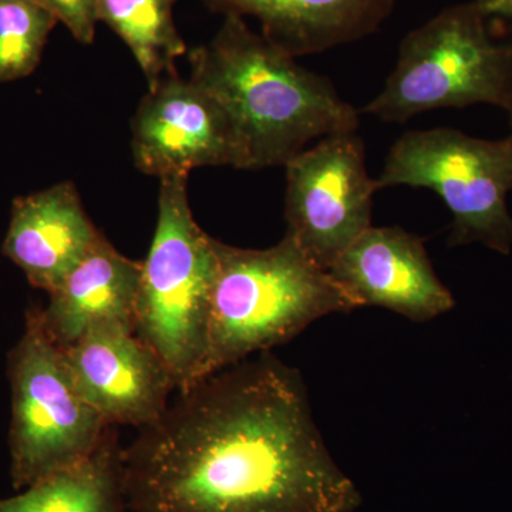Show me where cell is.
<instances>
[{"label":"cell","instance_id":"obj_9","mask_svg":"<svg viewBox=\"0 0 512 512\" xmlns=\"http://www.w3.org/2000/svg\"><path fill=\"white\" fill-rule=\"evenodd\" d=\"M131 130L138 171L160 180L210 165L241 170V150L228 114L191 77L183 79L175 72L150 87Z\"/></svg>","mask_w":512,"mask_h":512},{"label":"cell","instance_id":"obj_3","mask_svg":"<svg viewBox=\"0 0 512 512\" xmlns=\"http://www.w3.org/2000/svg\"><path fill=\"white\" fill-rule=\"evenodd\" d=\"M214 247L217 271L202 379L284 345L323 316L360 308L288 235L266 249L218 239Z\"/></svg>","mask_w":512,"mask_h":512},{"label":"cell","instance_id":"obj_1","mask_svg":"<svg viewBox=\"0 0 512 512\" xmlns=\"http://www.w3.org/2000/svg\"><path fill=\"white\" fill-rule=\"evenodd\" d=\"M130 512H355L298 369L269 352L178 392L121 450Z\"/></svg>","mask_w":512,"mask_h":512},{"label":"cell","instance_id":"obj_18","mask_svg":"<svg viewBox=\"0 0 512 512\" xmlns=\"http://www.w3.org/2000/svg\"><path fill=\"white\" fill-rule=\"evenodd\" d=\"M55 16L82 45H92L96 36L97 0H33Z\"/></svg>","mask_w":512,"mask_h":512},{"label":"cell","instance_id":"obj_2","mask_svg":"<svg viewBox=\"0 0 512 512\" xmlns=\"http://www.w3.org/2000/svg\"><path fill=\"white\" fill-rule=\"evenodd\" d=\"M192 80L221 104L241 150V170L291 161L313 140L349 133L359 113L328 77L306 70L238 16L188 56Z\"/></svg>","mask_w":512,"mask_h":512},{"label":"cell","instance_id":"obj_20","mask_svg":"<svg viewBox=\"0 0 512 512\" xmlns=\"http://www.w3.org/2000/svg\"><path fill=\"white\" fill-rule=\"evenodd\" d=\"M507 111H508V113H510V124H511V134H510V137L512 138V103H511L510 109H508Z\"/></svg>","mask_w":512,"mask_h":512},{"label":"cell","instance_id":"obj_10","mask_svg":"<svg viewBox=\"0 0 512 512\" xmlns=\"http://www.w3.org/2000/svg\"><path fill=\"white\" fill-rule=\"evenodd\" d=\"M62 350L77 390L110 426L156 423L177 392L163 360L127 326H100Z\"/></svg>","mask_w":512,"mask_h":512},{"label":"cell","instance_id":"obj_16","mask_svg":"<svg viewBox=\"0 0 512 512\" xmlns=\"http://www.w3.org/2000/svg\"><path fill=\"white\" fill-rule=\"evenodd\" d=\"M175 0H97V19L123 40L146 76L148 89L177 72L187 53L174 20Z\"/></svg>","mask_w":512,"mask_h":512},{"label":"cell","instance_id":"obj_5","mask_svg":"<svg viewBox=\"0 0 512 512\" xmlns=\"http://www.w3.org/2000/svg\"><path fill=\"white\" fill-rule=\"evenodd\" d=\"M473 2L441 10L404 37L386 86L365 109L384 123L447 107L512 103V42L495 39Z\"/></svg>","mask_w":512,"mask_h":512},{"label":"cell","instance_id":"obj_13","mask_svg":"<svg viewBox=\"0 0 512 512\" xmlns=\"http://www.w3.org/2000/svg\"><path fill=\"white\" fill-rule=\"evenodd\" d=\"M224 16L261 23L262 35L293 57L315 55L373 35L397 0H201Z\"/></svg>","mask_w":512,"mask_h":512},{"label":"cell","instance_id":"obj_8","mask_svg":"<svg viewBox=\"0 0 512 512\" xmlns=\"http://www.w3.org/2000/svg\"><path fill=\"white\" fill-rule=\"evenodd\" d=\"M284 167L285 235L329 271L372 227L373 197L379 187L367 173L365 144L356 131L333 134Z\"/></svg>","mask_w":512,"mask_h":512},{"label":"cell","instance_id":"obj_7","mask_svg":"<svg viewBox=\"0 0 512 512\" xmlns=\"http://www.w3.org/2000/svg\"><path fill=\"white\" fill-rule=\"evenodd\" d=\"M379 191L394 185L430 188L447 205L450 247L480 242L508 255L512 249V138L481 140L454 130L409 131L387 154Z\"/></svg>","mask_w":512,"mask_h":512},{"label":"cell","instance_id":"obj_11","mask_svg":"<svg viewBox=\"0 0 512 512\" xmlns=\"http://www.w3.org/2000/svg\"><path fill=\"white\" fill-rule=\"evenodd\" d=\"M329 272L360 308L379 306L414 322H427L456 305L453 293L434 271L424 239L402 227L372 225Z\"/></svg>","mask_w":512,"mask_h":512},{"label":"cell","instance_id":"obj_15","mask_svg":"<svg viewBox=\"0 0 512 512\" xmlns=\"http://www.w3.org/2000/svg\"><path fill=\"white\" fill-rule=\"evenodd\" d=\"M116 426L77 466L42 478L19 494L0 498V512H130L123 490Z\"/></svg>","mask_w":512,"mask_h":512},{"label":"cell","instance_id":"obj_6","mask_svg":"<svg viewBox=\"0 0 512 512\" xmlns=\"http://www.w3.org/2000/svg\"><path fill=\"white\" fill-rule=\"evenodd\" d=\"M8 379L10 480L16 491L77 466L99 448L111 426L77 390L39 306L28 309L23 335L10 349Z\"/></svg>","mask_w":512,"mask_h":512},{"label":"cell","instance_id":"obj_12","mask_svg":"<svg viewBox=\"0 0 512 512\" xmlns=\"http://www.w3.org/2000/svg\"><path fill=\"white\" fill-rule=\"evenodd\" d=\"M101 237L74 184L63 181L13 201L2 254L22 269L33 288L50 293Z\"/></svg>","mask_w":512,"mask_h":512},{"label":"cell","instance_id":"obj_19","mask_svg":"<svg viewBox=\"0 0 512 512\" xmlns=\"http://www.w3.org/2000/svg\"><path fill=\"white\" fill-rule=\"evenodd\" d=\"M488 19L512 22V0H471Z\"/></svg>","mask_w":512,"mask_h":512},{"label":"cell","instance_id":"obj_4","mask_svg":"<svg viewBox=\"0 0 512 512\" xmlns=\"http://www.w3.org/2000/svg\"><path fill=\"white\" fill-rule=\"evenodd\" d=\"M188 175L161 178L156 231L141 264L134 332L173 376L177 392L202 379L208 348L215 238L195 221Z\"/></svg>","mask_w":512,"mask_h":512},{"label":"cell","instance_id":"obj_14","mask_svg":"<svg viewBox=\"0 0 512 512\" xmlns=\"http://www.w3.org/2000/svg\"><path fill=\"white\" fill-rule=\"evenodd\" d=\"M141 266L101 237L40 308L47 335L66 349L100 326L134 329Z\"/></svg>","mask_w":512,"mask_h":512},{"label":"cell","instance_id":"obj_17","mask_svg":"<svg viewBox=\"0 0 512 512\" xmlns=\"http://www.w3.org/2000/svg\"><path fill=\"white\" fill-rule=\"evenodd\" d=\"M57 23L33 0H0V83L35 72Z\"/></svg>","mask_w":512,"mask_h":512}]
</instances>
